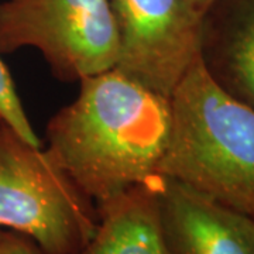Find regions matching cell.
<instances>
[{"label":"cell","mask_w":254,"mask_h":254,"mask_svg":"<svg viewBox=\"0 0 254 254\" xmlns=\"http://www.w3.org/2000/svg\"><path fill=\"white\" fill-rule=\"evenodd\" d=\"M190 4L193 6V9L199 13L200 16H203V13L216 1V0H190Z\"/></svg>","instance_id":"11"},{"label":"cell","mask_w":254,"mask_h":254,"mask_svg":"<svg viewBox=\"0 0 254 254\" xmlns=\"http://www.w3.org/2000/svg\"><path fill=\"white\" fill-rule=\"evenodd\" d=\"M119 31L115 68L170 98L199 53L202 16L190 0H110Z\"/></svg>","instance_id":"5"},{"label":"cell","mask_w":254,"mask_h":254,"mask_svg":"<svg viewBox=\"0 0 254 254\" xmlns=\"http://www.w3.org/2000/svg\"><path fill=\"white\" fill-rule=\"evenodd\" d=\"M0 123H1V120H0Z\"/></svg>","instance_id":"12"},{"label":"cell","mask_w":254,"mask_h":254,"mask_svg":"<svg viewBox=\"0 0 254 254\" xmlns=\"http://www.w3.org/2000/svg\"><path fill=\"white\" fill-rule=\"evenodd\" d=\"M157 203L170 254H254V218L163 175Z\"/></svg>","instance_id":"6"},{"label":"cell","mask_w":254,"mask_h":254,"mask_svg":"<svg viewBox=\"0 0 254 254\" xmlns=\"http://www.w3.org/2000/svg\"><path fill=\"white\" fill-rule=\"evenodd\" d=\"M0 120L14 130L23 140L34 147H41V140L36 134L18 98L14 81L7 66L0 58Z\"/></svg>","instance_id":"9"},{"label":"cell","mask_w":254,"mask_h":254,"mask_svg":"<svg viewBox=\"0 0 254 254\" xmlns=\"http://www.w3.org/2000/svg\"><path fill=\"white\" fill-rule=\"evenodd\" d=\"M198 57L219 88L254 110V0H216L203 13Z\"/></svg>","instance_id":"7"},{"label":"cell","mask_w":254,"mask_h":254,"mask_svg":"<svg viewBox=\"0 0 254 254\" xmlns=\"http://www.w3.org/2000/svg\"><path fill=\"white\" fill-rule=\"evenodd\" d=\"M0 254H43L30 239L0 227Z\"/></svg>","instance_id":"10"},{"label":"cell","mask_w":254,"mask_h":254,"mask_svg":"<svg viewBox=\"0 0 254 254\" xmlns=\"http://www.w3.org/2000/svg\"><path fill=\"white\" fill-rule=\"evenodd\" d=\"M170 131V98L113 68L79 81L47 125V153L99 205L160 175Z\"/></svg>","instance_id":"1"},{"label":"cell","mask_w":254,"mask_h":254,"mask_svg":"<svg viewBox=\"0 0 254 254\" xmlns=\"http://www.w3.org/2000/svg\"><path fill=\"white\" fill-rule=\"evenodd\" d=\"M170 103L171 131L160 175L254 218V110L219 88L199 57Z\"/></svg>","instance_id":"2"},{"label":"cell","mask_w":254,"mask_h":254,"mask_svg":"<svg viewBox=\"0 0 254 254\" xmlns=\"http://www.w3.org/2000/svg\"><path fill=\"white\" fill-rule=\"evenodd\" d=\"M98 210L53 157L0 123V227L43 254H75L93 236Z\"/></svg>","instance_id":"3"},{"label":"cell","mask_w":254,"mask_h":254,"mask_svg":"<svg viewBox=\"0 0 254 254\" xmlns=\"http://www.w3.org/2000/svg\"><path fill=\"white\" fill-rule=\"evenodd\" d=\"M158 178L96 205V230L75 254H170L158 218Z\"/></svg>","instance_id":"8"},{"label":"cell","mask_w":254,"mask_h":254,"mask_svg":"<svg viewBox=\"0 0 254 254\" xmlns=\"http://www.w3.org/2000/svg\"><path fill=\"white\" fill-rule=\"evenodd\" d=\"M38 50L63 82L113 69L119 31L110 0L0 1V55Z\"/></svg>","instance_id":"4"}]
</instances>
